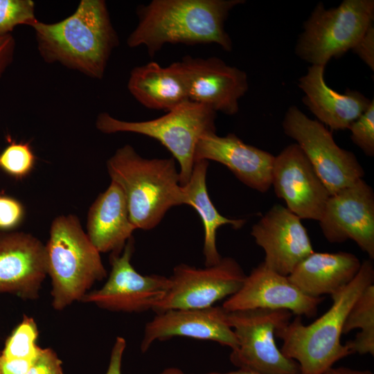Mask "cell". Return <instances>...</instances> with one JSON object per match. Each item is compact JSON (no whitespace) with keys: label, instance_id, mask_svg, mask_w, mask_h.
Here are the masks:
<instances>
[{"label":"cell","instance_id":"cell-1","mask_svg":"<svg viewBox=\"0 0 374 374\" xmlns=\"http://www.w3.org/2000/svg\"><path fill=\"white\" fill-rule=\"evenodd\" d=\"M30 27L45 62L59 63L94 79L103 78L119 44L104 0H81L66 18L52 24L37 20Z\"/></svg>","mask_w":374,"mask_h":374},{"label":"cell","instance_id":"cell-2","mask_svg":"<svg viewBox=\"0 0 374 374\" xmlns=\"http://www.w3.org/2000/svg\"><path fill=\"white\" fill-rule=\"evenodd\" d=\"M244 0H152L137 8L138 24L127 39L153 56L168 44H216L231 51L224 28L230 11Z\"/></svg>","mask_w":374,"mask_h":374},{"label":"cell","instance_id":"cell-3","mask_svg":"<svg viewBox=\"0 0 374 374\" xmlns=\"http://www.w3.org/2000/svg\"><path fill=\"white\" fill-rule=\"evenodd\" d=\"M372 284L373 263L365 260L355 278L331 296L332 305L323 315L309 325L296 316L276 332V337L283 341L281 352L299 364L300 374H321L352 354L341 342L344 323L355 301Z\"/></svg>","mask_w":374,"mask_h":374},{"label":"cell","instance_id":"cell-4","mask_svg":"<svg viewBox=\"0 0 374 374\" xmlns=\"http://www.w3.org/2000/svg\"><path fill=\"white\" fill-rule=\"evenodd\" d=\"M107 168L112 181L123 191L136 229L150 230L170 208L186 204L174 158H143L125 145L107 160Z\"/></svg>","mask_w":374,"mask_h":374},{"label":"cell","instance_id":"cell-5","mask_svg":"<svg viewBox=\"0 0 374 374\" xmlns=\"http://www.w3.org/2000/svg\"><path fill=\"white\" fill-rule=\"evenodd\" d=\"M45 250L56 310L82 301L96 282L107 276L99 251L74 215H61L53 220Z\"/></svg>","mask_w":374,"mask_h":374},{"label":"cell","instance_id":"cell-6","mask_svg":"<svg viewBox=\"0 0 374 374\" xmlns=\"http://www.w3.org/2000/svg\"><path fill=\"white\" fill-rule=\"evenodd\" d=\"M216 117L208 107L188 101L159 118L144 121H123L102 112L95 125L105 134L132 132L159 141L177 161L180 184L184 186L193 172L197 143L206 134L215 132Z\"/></svg>","mask_w":374,"mask_h":374},{"label":"cell","instance_id":"cell-7","mask_svg":"<svg viewBox=\"0 0 374 374\" xmlns=\"http://www.w3.org/2000/svg\"><path fill=\"white\" fill-rule=\"evenodd\" d=\"M373 21V0H344L328 9L320 2L305 22L295 52L311 65L325 66L352 50Z\"/></svg>","mask_w":374,"mask_h":374},{"label":"cell","instance_id":"cell-8","mask_svg":"<svg viewBox=\"0 0 374 374\" xmlns=\"http://www.w3.org/2000/svg\"><path fill=\"white\" fill-rule=\"evenodd\" d=\"M238 341L231 362L259 374H300L299 364L286 357L275 341L276 332L290 321L286 310L251 309L227 312Z\"/></svg>","mask_w":374,"mask_h":374},{"label":"cell","instance_id":"cell-9","mask_svg":"<svg viewBox=\"0 0 374 374\" xmlns=\"http://www.w3.org/2000/svg\"><path fill=\"white\" fill-rule=\"evenodd\" d=\"M282 126L305 153L330 195L364 177L356 156L339 147L323 123L310 119L296 106L287 109Z\"/></svg>","mask_w":374,"mask_h":374},{"label":"cell","instance_id":"cell-10","mask_svg":"<svg viewBox=\"0 0 374 374\" xmlns=\"http://www.w3.org/2000/svg\"><path fill=\"white\" fill-rule=\"evenodd\" d=\"M233 258H222L213 266L196 268L186 264L177 265L169 277L170 285L158 303L155 312L171 309H200L233 295L246 277Z\"/></svg>","mask_w":374,"mask_h":374},{"label":"cell","instance_id":"cell-11","mask_svg":"<svg viewBox=\"0 0 374 374\" xmlns=\"http://www.w3.org/2000/svg\"><path fill=\"white\" fill-rule=\"evenodd\" d=\"M134 251V240L131 238L121 253H111L112 269L107 280L101 288L87 293L82 301L114 312L153 310L166 294L170 285V278L137 272L131 263Z\"/></svg>","mask_w":374,"mask_h":374},{"label":"cell","instance_id":"cell-12","mask_svg":"<svg viewBox=\"0 0 374 374\" xmlns=\"http://www.w3.org/2000/svg\"><path fill=\"white\" fill-rule=\"evenodd\" d=\"M172 64L180 75L190 101L216 113L234 115L249 89L247 73L217 57H184Z\"/></svg>","mask_w":374,"mask_h":374},{"label":"cell","instance_id":"cell-13","mask_svg":"<svg viewBox=\"0 0 374 374\" xmlns=\"http://www.w3.org/2000/svg\"><path fill=\"white\" fill-rule=\"evenodd\" d=\"M319 222L329 242L353 240L374 259V192L364 180L330 195Z\"/></svg>","mask_w":374,"mask_h":374},{"label":"cell","instance_id":"cell-14","mask_svg":"<svg viewBox=\"0 0 374 374\" xmlns=\"http://www.w3.org/2000/svg\"><path fill=\"white\" fill-rule=\"evenodd\" d=\"M271 185L279 198L301 220L319 221L330 193L301 148L285 147L274 157Z\"/></svg>","mask_w":374,"mask_h":374},{"label":"cell","instance_id":"cell-15","mask_svg":"<svg viewBox=\"0 0 374 374\" xmlns=\"http://www.w3.org/2000/svg\"><path fill=\"white\" fill-rule=\"evenodd\" d=\"M323 299L304 294L288 276L274 271L262 262L246 276L240 290L226 299L222 307L226 312L286 310L296 316L312 318L317 315Z\"/></svg>","mask_w":374,"mask_h":374},{"label":"cell","instance_id":"cell-16","mask_svg":"<svg viewBox=\"0 0 374 374\" xmlns=\"http://www.w3.org/2000/svg\"><path fill=\"white\" fill-rule=\"evenodd\" d=\"M265 251L263 263L270 269L288 276L304 258L314 252L301 219L288 208L273 206L251 232Z\"/></svg>","mask_w":374,"mask_h":374},{"label":"cell","instance_id":"cell-17","mask_svg":"<svg viewBox=\"0 0 374 374\" xmlns=\"http://www.w3.org/2000/svg\"><path fill=\"white\" fill-rule=\"evenodd\" d=\"M145 327L141 344L142 352L157 340L173 337L210 340L236 349L238 341L222 306L200 309H171L156 312Z\"/></svg>","mask_w":374,"mask_h":374},{"label":"cell","instance_id":"cell-18","mask_svg":"<svg viewBox=\"0 0 374 374\" xmlns=\"http://www.w3.org/2000/svg\"><path fill=\"white\" fill-rule=\"evenodd\" d=\"M47 275L45 245L24 232L0 234V294L38 297Z\"/></svg>","mask_w":374,"mask_h":374},{"label":"cell","instance_id":"cell-19","mask_svg":"<svg viewBox=\"0 0 374 374\" xmlns=\"http://www.w3.org/2000/svg\"><path fill=\"white\" fill-rule=\"evenodd\" d=\"M274 157L267 151L245 143L234 134L220 136L216 132H210L198 141L195 162H219L248 187L266 193L271 186Z\"/></svg>","mask_w":374,"mask_h":374},{"label":"cell","instance_id":"cell-20","mask_svg":"<svg viewBox=\"0 0 374 374\" xmlns=\"http://www.w3.org/2000/svg\"><path fill=\"white\" fill-rule=\"evenodd\" d=\"M325 66L311 65L299 80L304 93L303 103L332 130L348 129L370 106L371 100L357 91L340 93L330 88L324 79Z\"/></svg>","mask_w":374,"mask_h":374},{"label":"cell","instance_id":"cell-21","mask_svg":"<svg viewBox=\"0 0 374 374\" xmlns=\"http://www.w3.org/2000/svg\"><path fill=\"white\" fill-rule=\"evenodd\" d=\"M87 235L99 252L121 253L136 228L131 222L127 201L121 187L111 181L91 206Z\"/></svg>","mask_w":374,"mask_h":374},{"label":"cell","instance_id":"cell-22","mask_svg":"<svg viewBox=\"0 0 374 374\" xmlns=\"http://www.w3.org/2000/svg\"><path fill=\"white\" fill-rule=\"evenodd\" d=\"M362 262L348 252H313L287 276L301 292L312 297L330 296L346 287L356 276Z\"/></svg>","mask_w":374,"mask_h":374},{"label":"cell","instance_id":"cell-23","mask_svg":"<svg viewBox=\"0 0 374 374\" xmlns=\"http://www.w3.org/2000/svg\"><path fill=\"white\" fill-rule=\"evenodd\" d=\"M131 95L148 109L167 112L190 101L184 83L172 64L150 62L132 69L127 82Z\"/></svg>","mask_w":374,"mask_h":374},{"label":"cell","instance_id":"cell-24","mask_svg":"<svg viewBox=\"0 0 374 374\" xmlns=\"http://www.w3.org/2000/svg\"><path fill=\"white\" fill-rule=\"evenodd\" d=\"M208 166L206 160L196 161L189 181L182 186L186 204L197 211L202 221L204 231L203 254L206 267L215 265L222 259L216 246L218 228L229 224L238 229L246 222L243 219L225 217L217 211L207 192L206 177Z\"/></svg>","mask_w":374,"mask_h":374},{"label":"cell","instance_id":"cell-25","mask_svg":"<svg viewBox=\"0 0 374 374\" xmlns=\"http://www.w3.org/2000/svg\"><path fill=\"white\" fill-rule=\"evenodd\" d=\"M360 329L355 339L345 346L353 354L374 355V284L367 287L349 310L343 327V334Z\"/></svg>","mask_w":374,"mask_h":374},{"label":"cell","instance_id":"cell-26","mask_svg":"<svg viewBox=\"0 0 374 374\" xmlns=\"http://www.w3.org/2000/svg\"><path fill=\"white\" fill-rule=\"evenodd\" d=\"M38 336L34 319L26 315L7 339L1 357L6 359L33 360L39 347L36 341Z\"/></svg>","mask_w":374,"mask_h":374},{"label":"cell","instance_id":"cell-27","mask_svg":"<svg viewBox=\"0 0 374 374\" xmlns=\"http://www.w3.org/2000/svg\"><path fill=\"white\" fill-rule=\"evenodd\" d=\"M37 21L32 0H0V37L12 34L18 26H31Z\"/></svg>","mask_w":374,"mask_h":374},{"label":"cell","instance_id":"cell-28","mask_svg":"<svg viewBox=\"0 0 374 374\" xmlns=\"http://www.w3.org/2000/svg\"><path fill=\"white\" fill-rule=\"evenodd\" d=\"M35 162V156L28 143L12 141L0 152V168L17 178L28 175Z\"/></svg>","mask_w":374,"mask_h":374},{"label":"cell","instance_id":"cell-29","mask_svg":"<svg viewBox=\"0 0 374 374\" xmlns=\"http://www.w3.org/2000/svg\"><path fill=\"white\" fill-rule=\"evenodd\" d=\"M350 139L364 153L369 157L374 155V100L368 109L348 127Z\"/></svg>","mask_w":374,"mask_h":374},{"label":"cell","instance_id":"cell-30","mask_svg":"<svg viewBox=\"0 0 374 374\" xmlns=\"http://www.w3.org/2000/svg\"><path fill=\"white\" fill-rule=\"evenodd\" d=\"M26 374H64L62 362L53 350L39 347Z\"/></svg>","mask_w":374,"mask_h":374},{"label":"cell","instance_id":"cell-31","mask_svg":"<svg viewBox=\"0 0 374 374\" xmlns=\"http://www.w3.org/2000/svg\"><path fill=\"white\" fill-rule=\"evenodd\" d=\"M24 210L17 199L7 196H0V229H11L23 220Z\"/></svg>","mask_w":374,"mask_h":374},{"label":"cell","instance_id":"cell-32","mask_svg":"<svg viewBox=\"0 0 374 374\" xmlns=\"http://www.w3.org/2000/svg\"><path fill=\"white\" fill-rule=\"evenodd\" d=\"M352 51H353L372 71L374 70L373 22L369 25Z\"/></svg>","mask_w":374,"mask_h":374},{"label":"cell","instance_id":"cell-33","mask_svg":"<svg viewBox=\"0 0 374 374\" xmlns=\"http://www.w3.org/2000/svg\"><path fill=\"white\" fill-rule=\"evenodd\" d=\"M15 46L12 34L0 37V78L13 61Z\"/></svg>","mask_w":374,"mask_h":374},{"label":"cell","instance_id":"cell-34","mask_svg":"<svg viewBox=\"0 0 374 374\" xmlns=\"http://www.w3.org/2000/svg\"><path fill=\"white\" fill-rule=\"evenodd\" d=\"M33 360L6 359L0 355V374H26Z\"/></svg>","mask_w":374,"mask_h":374},{"label":"cell","instance_id":"cell-35","mask_svg":"<svg viewBox=\"0 0 374 374\" xmlns=\"http://www.w3.org/2000/svg\"><path fill=\"white\" fill-rule=\"evenodd\" d=\"M125 347V340L121 337H118L111 352L109 364L106 374H121L122 358Z\"/></svg>","mask_w":374,"mask_h":374},{"label":"cell","instance_id":"cell-36","mask_svg":"<svg viewBox=\"0 0 374 374\" xmlns=\"http://www.w3.org/2000/svg\"><path fill=\"white\" fill-rule=\"evenodd\" d=\"M321 374H373L368 370H355L346 367H330Z\"/></svg>","mask_w":374,"mask_h":374},{"label":"cell","instance_id":"cell-37","mask_svg":"<svg viewBox=\"0 0 374 374\" xmlns=\"http://www.w3.org/2000/svg\"><path fill=\"white\" fill-rule=\"evenodd\" d=\"M207 374H259V373H255V372H253V371H247V370H244V369L239 368L237 371L228 372V373H207Z\"/></svg>","mask_w":374,"mask_h":374},{"label":"cell","instance_id":"cell-38","mask_svg":"<svg viewBox=\"0 0 374 374\" xmlns=\"http://www.w3.org/2000/svg\"><path fill=\"white\" fill-rule=\"evenodd\" d=\"M160 374H185V373L178 368H169L162 371Z\"/></svg>","mask_w":374,"mask_h":374},{"label":"cell","instance_id":"cell-39","mask_svg":"<svg viewBox=\"0 0 374 374\" xmlns=\"http://www.w3.org/2000/svg\"><path fill=\"white\" fill-rule=\"evenodd\" d=\"M0 355H1V354H0Z\"/></svg>","mask_w":374,"mask_h":374}]
</instances>
